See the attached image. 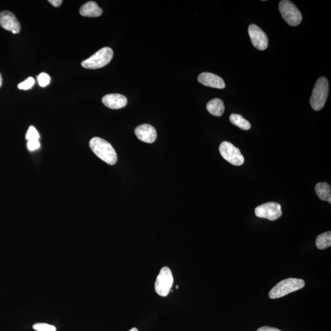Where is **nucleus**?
I'll return each mask as SVG.
<instances>
[{
	"instance_id": "f257e3e1",
	"label": "nucleus",
	"mask_w": 331,
	"mask_h": 331,
	"mask_svg": "<svg viewBox=\"0 0 331 331\" xmlns=\"http://www.w3.org/2000/svg\"><path fill=\"white\" fill-rule=\"evenodd\" d=\"M89 145L93 153L103 162L109 165H114L117 163L116 152L108 141L102 138L94 137L90 140Z\"/></svg>"
},
{
	"instance_id": "f03ea898",
	"label": "nucleus",
	"mask_w": 331,
	"mask_h": 331,
	"mask_svg": "<svg viewBox=\"0 0 331 331\" xmlns=\"http://www.w3.org/2000/svg\"><path fill=\"white\" fill-rule=\"evenodd\" d=\"M305 281L302 279L289 278L285 279L278 283L270 291L269 296L270 299H274L283 297V296L295 292L305 287Z\"/></svg>"
},
{
	"instance_id": "7ed1b4c3",
	"label": "nucleus",
	"mask_w": 331,
	"mask_h": 331,
	"mask_svg": "<svg viewBox=\"0 0 331 331\" xmlns=\"http://www.w3.org/2000/svg\"><path fill=\"white\" fill-rule=\"evenodd\" d=\"M329 94V83L325 77L317 80L310 98V105L315 111L321 110L324 107Z\"/></svg>"
},
{
	"instance_id": "20e7f679",
	"label": "nucleus",
	"mask_w": 331,
	"mask_h": 331,
	"mask_svg": "<svg viewBox=\"0 0 331 331\" xmlns=\"http://www.w3.org/2000/svg\"><path fill=\"white\" fill-rule=\"evenodd\" d=\"M113 56L114 52L111 48H103L91 56L90 58L83 61L81 65L84 68L96 70L107 65L113 58Z\"/></svg>"
},
{
	"instance_id": "39448f33",
	"label": "nucleus",
	"mask_w": 331,
	"mask_h": 331,
	"mask_svg": "<svg viewBox=\"0 0 331 331\" xmlns=\"http://www.w3.org/2000/svg\"><path fill=\"white\" fill-rule=\"evenodd\" d=\"M279 11L285 21L290 25L296 27L300 24L302 14L292 2L282 0L279 4Z\"/></svg>"
},
{
	"instance_id": "423d86ee",
	"label": "nucleus",
	"mask_w": 331,
	"mask_h": 331,
	"mask_svg": "<svg viewBox=\"0 0 331 331\" xmlns=\"http://www.w3.org/2000/svg\"><path fill=\"white\" fill-rule=\"evenodd\" d=\"M173 282L174 278L171 269L168 267H163L155 281V292L158 295L165 297L171 291Z\"/></svg>"
},
{
	"instance_id": "0eeeda50",
	"label": "nucleus",
	"mask_w": 331,
	"mask_h": 331,
	"mask_svg": "<svg viewBox=\"0 0 331 331\" xmlns=\"http://www.w3.org/2000/svg\"><path fill=\"white\" fill-rule=\"evenodd\" d=\"M220 153L227 162L234 166H241L244 162V158L240 150L231 143L224 141L219 148Z\"/></svg>"
},
{
	"instance_id": "6e6552de",
	"label": "nucleus",
	"mask_w": 331,
	"mask_h": 331,
	"mask_svg": "<svg viewBox=\"0 0 331 331\" xmlns=\"http://www.w3.org/2000/svg\"><path fill=\"white\" fill-rule=\"evenodd\" d=\"M255 213L257 217L270 221L278 219L282 215L281 206L274 202L264 203L259 206L255 209Z\"/></svg>"
},
{
	"instance_id": "1a4fd4ad",
	"label": "nucleus",
	"mask_w": 331,
	"mask_h": 331,
	"mask_svg": "<svg viewBox=\"0 0 331 331\" xmlns=\"http://www.w3.org/2000/svg\"><path fill=\"white\" fill-rule=\"evenodd\" d=\"M249 34L255 48L260 51L266 50L268 46V38L266 34L260 27L255 24L250 25Z\"/></svg>"
},
{
	"instance_id": "9d476101",
	"label": "nucleus",
	"mask_w": 331,
	"mask_h": 331,
	"mask_svg": "<svg viewBox=\"0 0 331 331\" xmlns=\"http://www.w3.org/2000/svg\"><path fill=\"white\" fill-rule=\"evenodd\" d=\"M0 25L4 29L11 31L13 34H17L21 30V24L18 20L10 11H3L0 13Z\"/></svg>"
},
{
	"instance_id": "9b49d317",
	"label": "nucleus",
	"mask_w": 331,
	"mask_h": 331,
	"mask_svg": "<svg viewBox=\"0 0 331 331\" xmlns=\"http://www.w3.org/2000/svg\"><path fill=\"white\" fill-rule=\"evenodd\" d=\"M134 132L138 139L143 142L152 144L157 139L156 129L151 125L144 124L138 126L135 129Z\"/></svg>"
},
{
	"instance_id": "f8f14e48",
	"label": "nucleus",
	"mask_w": 331,
	"mask_h": 331,
	"mask_svg": "<svg viewBox=\"0 0 331 331\" xmlns=\"http://www.w3.org/2000/svg\"><path fill=\"white\" fill-rule=\"evenodd\" d=\"M199 82L207 87L223 89L225 88V83L221 77L211 73H203L198 77Z\"/></svg>"
},
{
	"instance_id": "ddd939ff",
	"label": "nucleus",
	"mask_w": 331,
	"mask_h": 331,
	"mask_svg": "<svg viewBox=\"0 0 331 331\" xmlns=\"http://www.w3.org/2000/svg\"><path fill=\"white\" fill-rule=\"evenodd\" d=\"M102 102L109 109H119L125 107L128 100L122 94L114 93L106 94L103 98Z\"/></svg>"
},
{
	"instance_id": "4468645a",
	"label": "nucleus",
	"mask_w": 331,
	"mask_h": 331,
	"mask_svg": "<svg viewBox=\"0 0 331 331\" xmlns=\"http://www.w3.org/2000/svg\"><path fill=\"white\" fill-rule=\"evenodd\" d=\"M79 13L83 17H97L102 15L103 10L97 3L88 2L80 8Z\"/></svg>"
},
{
	"instance_id": "2eb2a0df",
	"label": "nucleus",
	"mask_w": 331,
	"mask_h": 331,
	"mask_svg": "<svg viewBox=\"0 0 331 331\" xmlns=\"http://www.w3.org/2000/svg\"><path fill=\"white\" fill-rule=\"evenodd\" d=\"M207 110L210 114L216 117L222 116L224 111V105L223 101L219 99H213L207 104Z\"/></svg>"
},
{
	"instance_id": "dca6fc26",
	"label": "nucleus",
	"mask_w": 331,
	"mask_h": 331,
	"mask_svg": "<svg viewBox=\"0 0 331 331\" xmlns=\"http://www.w3.org/2000/svg\"><path fill=\"white\" fill-rule=\"evenodd\" d=\"M315 192L320 200L331 203V191L329 184L326 182H320L316 184Z\"/></svg>"
},
{
	"instance_id": "f3484780",
	"label": "nucleus",
	"mask_w": 331,
	"mask_h": 331,
	"mask_svg": "<svg viewBox=\"0 0 331 331\" xmlns=\"http://www.w3.org/2000/svg\"><path fill=\"white\" fill-rule=\"evenodd\" d=\"M316 246L319 250H324L331 246V232L327 231L318 235L316 238Z\"/></svg>"
},
{
	"instance_id": "a211bd4d",
	"label": "nucleus",
	"mask_w": 331,
	"mask_h": 331,
	"mask_svg": "<svg viewBox=\"0 0 331 331\" xmlns=\"http://www.w3.org/2000/svg\"><path fill=\"white\" fill-rule=\"evenodd\" d=\"M229 120L233 125L243 130H249L251 128V125L249 121L245 119L241 115L232 114L230 116Z\"/></svg>"
},
{
	"instance_id": "6ab92c4d",
	"label": "nucleus",
	"mask_w": 331,
	"mask_h": 331,
	"mask_svg": "<svg viewBox=\"0 0 331 331\" xmlns=\"http://www.w3.org/2000/svg\"><path fill=\"white\" fill-rule=\"evenodd\" d=\"M34 330L37 331H56V327L53 325H50L46 323H36L33 326Z\"/></svg>"
},
{
	"instance_id": "aec40b11",
	"label": "nucleus",
	"mask_w": 331,
	"mask_h": 331,
	"mask_svg": "<svg viewBox=\"0 0 331 331\" xmlns=\"http://www.w3.org/2000/svg\"><path fill=\"white\" fill-rule=\"evenodd\" d=\"M37 81L41 87H44L45 86L50 84L51 82V77L48 74L42 73L37 77Z\"/></svg>"
},
{
	"instance_id": "412c9836",
	"label": "nucleus",
	"mask_w": 331,
	"mask_h": 331,
	"mask_svg": "<svg viewBox=\"0 0 331 331\" xmlns=\"http://www.w3.org/2000/svg\"><path fill=\"white\" fill-rule=\"evenodd\" d=\"M34 84V79L33 77H30L27 79H26L25 81L19 83L18 88L21 89V90H27L32 88Z\"/></svg>"
},
{
	"instance_id": "4be33fe9",
	"label": "nucleus",
	"mask_w": 331,
	"mask_h": 331,
	"mask_svg": "<svg viewBox=\"0 0 331 331\" xmlns=\"http://www.w3.org/2000/svg\"><path fill=\"white\" fill-rule=\"evenodd\" d=\"M39 138V134L38 132L36 130V128L33 126H30L28 129L27 135H26V139L28 140H38Z\"/></svg>"
},
{
	"instance_id": "5701e85b",
	"label": "nucleus",
	"mask_w": 331,
	"mask_h": 331,
	"mask_svg": "<svg viewBox=\"0 0 331 331\" xmlns=\"http://www.w3.org/2000/svg\"><path fill=\"white\" fill-rule=\"evenodd\" d=\"M27 146L30 151H34L39 148L40 143L38 140H28Z\"/></svg>"
},
{
	"instance_id": "b1692460",
	"label": "nucleus",
	"mask_w": 331,
	"mask_h": 331,
	"mask_svg": "<svg viewBox=\"0 0 331 331\" xmlns=\"http://www.w3.org/2000/svg\"><path fill=\"white\" fill-rule=\"evenodd\" d=\"M257 331H282V330L277 329V328H275V327L263 326L259 328V329Z\"/></svg>"
},
{
	"instance_id": "393cba45",
	"label": "nucleus",
	"mask_w": 331,
	"mask_h": 331,
	"mask_svg": "<svg viewBox=\"0 0 331 331\" xmlns=\"http://www.w3.org/2000/svg\"><path fill=\"white\" fill-rule=\"evenodd\" d=\"M49 2L50 3L51 5H53L55 7H59L60 5H62L63 1L62 0H50Z\"/></svg>"
},
{
	"instance_id": "a878e982",
	"label": "nucleus",
	"mask_w": 331,
	"mask_h": 331,
	"mask_svg": "<svg viewBox=\"0 0 331 331\" xmlns=\"http://www.w3.org/2000/svg\"><path fill=\"white\" fill-rule=\"evenodd\" d=\"M2 83H3L2 76L1 74H0V87H2Z\"/></svg>"
},
{
	"instance_id": "bb28decb",
	"label": "nucleus",
	"mask_w": 331,
	"mask_h": 331,
	"mask_svg": "<svg viewBox=\"0 0 331 331\" xmlns=\"http://www.w3.org/2000/svg\"><path fill=\"white\" fill-rule=\"evenodd\" d=\"M129 331H138V329H137L136 327H133L132 328V329L129 330Z\"/></svg>"
},
{
	"instance_id": "cd10ccee",
	"label": "nucleus",
	"mask_w": 331,
	"mask_h": 331,
	"mask_svg": "<svg viewBox=\"0 0 331 331\" xmlns=\"http://www.w3.org/2000/svg\"><path fill=\"white\" fill-rule=\"evenodd\" d=\"M178 286H177L176 287V289H178Z\"/></svg>"
}]
</instances>
